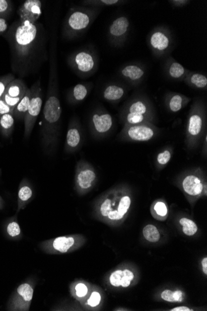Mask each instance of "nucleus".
Here are the masks:
<instances>
[{
    "label": "nucleus",
    "instance_id": "35",
    "mask_svg": "<svg viewBox=\"0 0 207 311\" xmlns=\"http://www.w3.org/2000/svg\"><path fill=\"white\" fill-rule=\"evenodd\" d=\"M16 78L14 75L8 74L0 77V98H2L7 85Z\"/></svg>",
    "mask_w": 207,
    "mask_h": 311
},
{
    "label": "nucleus",
    "instance_id": "7",
    "mask_svg": "<svg viewBox=\"0 0 207 311\" xmlns=\"http://www.w3.org/2000/svg\"><path fill=\"white\" fill-rule=\"evenodd\" d=\"M147 44L154 57L157 59H166L173 51L175 40L169 27L159 26L149 32L147 36Z\"/></svg>",
    "mask_w": 207,
    "mask_h": 311
},
{
    "label": "nucleus",
    "instance_id": "1",
    "mask_svg": "<svg viewBox=\"0 0 207 311\" xmlns=\"http://www.w3.org/2000/svg\"><path fill=\"white\" fill-rule=\"evenodd\" d=\"M5 37L11 47L15 71L22 76L36 74L48 61L47 33L41 22L17 21Z\"/></svg>",
    "mask_w": 207,
    "mask_h": 311
},
{
    "label": "nucleus",
    "instance_id": "2",
    "mask_svg": "<svg viewBox=\"0 0 207 311\" xmlns=\"http://www.w3.org/2000/svg\"><path fill=\"white\" fill-rule=\"evenodd\" d=\"M55 32H52L49 85L41 130L42 150L45 154L49 156L56 153L58 147L62 112L59 98L57 41Z\"/></svg>",
    "mask_w": 207,
    "mask_h": 311
},
{
    "label": "nucleus",
    "instance_id": "16",
    "mask_svg": "<svg viewBox=\"0 0 207 311\" xmlns=\"http://www.w3.org/2000/svg\"><path fill=\"white\" fill-rule=\"evenodd\" d=\"M19 21L34 24L42 14V2L40 0H26L17 10Z\"/></svg>",
    "mask_w": 207,
    "mask_h": 311
},
{
    "label": "nucleus",
    "instance_id": "17",
    "mask_svg": "<svg viewBox=\"0 0 207 311\" xmlns=\"http://www.w3.org/2000/svg\"><path fill=\"white\" fill-rule=\"evenodd\" d=\"M163 67L165 76L171 80L176 81H184L187 74L190 71L171 56L166 57Z\"/></svg>",
    "mask_w": 207,
    "mask_h": 311
},
{
    "label": "nucleus",
    "instance_id": "26",
    "mask_svg": "<svg viewBox=\"0 0 207 311\" xmlns=\"http://www.w3.org/2000/svg\"><path fill=\"white\" fill-rule=\"evenodd\" d=\"M31 91L30 88L27 89L26 94L19 103L17 104L13 111V116L18 119H24L28 110L30 101H31Z\"/></svg>",
    "mask_w": 207,
    "mask_h": 311
},
{
    "label": "nucleus",
    "instance_id": "44",
    "mask_svg": "<svg viewBox=\"0 0 207 311\" xmlns=\"http://www.w3.org/2000/svg\"><path fill=\"white\" fill-rule=\"evenodd\" d=\"M171 311H193L192 310L189 309V308L185 307H177L175 308H174V309L171 310Z\"/></svg>",
    "mask_w": 207,
    "mask_h": 311
},
{
    "label": "nucleus",
    "instance_id": "12",
    "mask_svg": "<svg viewBox=\"0 0 207 311\" xmlns=\"http://www.w3.org/2000/svg\"><path fill=\"white\" fill-rule=\"evenodd\" d=\"M117 76L127 84L133 86H138L147 74L146 66L138 62H129L122 66L117 71Z\"/></svg>",
    "mask_w": 207,
    "mask_h": 311
},
{
    "label": "nucleus",
    "instance_id": "27",
    "mask_svg": "<svg viewBox=\"0 0 207 311\" xmlns=\"http://www.w3.org/2000/svg\"><path fill=\"white\" fill-rule=\"evenodd\" d=\"M14 127V117L13 114L8 113L0 116V133L4 137L11 135Z\"/></svg>",
    "mask_w": 207,
    "mask_h": 311
},
{
    "label": "nucleus",
    "instance_id": "30",
    "mask_svg": "<svg viewBox=\"0 0 207 311\" xmlns=\"http://www.w3.org/2000/svg\"><path fill=\"white\" fill-rule=\"evenodd\" d=\"M179 223L183 226V233L186 235L192 236L198 232V228L195 222L188 218H183L179 220Z\"/></svg>",
    "mask_w": 207,
    "mask_h": 311
},
{
    "label": "nucleus",
    "instance_id": "6",
    "mask_svg": "<svg viewBox=\"0 0 207 311\" xmlns=\"http://www.w3.org/2000/svg\"><path fill=\"white\" fill-rule=\"evenodd\" d=\"M67 64L79 78H88L98 71V52L93 45H87L69 54L67 57Z\"/></svg>",
    "mask_w": 207,
    "mask_h": 311
},
{
    "label": "nucleus",
    "instance_id": "10",
    "mask_svg": "<svg viewBox=\"0 0 207 311\" xmlns=\"http://www.w3.org/2000/svg\"><path fill=\"white\" fill-rule=\"evenodd\" d=\"M114 126L113 117L103 107H98L92 112L89 119V128L94 138H106L111 133Z\"/></svg>",
    "mask_w": 207,
    "mask_h": 311
},
{
    "label": "nucleus",
    "instance_id": "13",
    "mask_svg": "<svg viewBox=\"0 0 207 311\" xmlns=\"http://www.w3.org/2000/svg\"><path fill=\"white\" fill-rule=\"evenodd\" d=\"M76 185L79 192L85 193L93 187L97 175L93 166L86 160H79L76 165Z\"/></svg>",
    "mask_w": 207,
    "mask_h": 311
},
{
    "label": "nucleus",
    "instance_id": "40",
    "mask_svg": "<svg viewBox=\"0 0 207 311\" xmlns=\"http://www.w3.org/2000/svg\"><path fill=\"white\" fill-rule=\"evenodd\" d=\"M76 295L79 298L85 297L88 292V288L83 283H79L75 287Z\"/></svg>",
    "mask_w": 207,
    "mask_h": 311
},
{
    "label": "nucleus",
    "instance_id": "5",
    "mask_svg": "<svg viewBox=\"0 0 207 311\" xmlns=\"http://www.w3.org/2000/svg\"><path fill=\"white\" fill-rule=\"evenodd\" d=\"M207 133V109L205 103L198 99L192 104L187 120L185 143L189 149L200 144Z\"/></svg>",
    "mask_w": 207,
    "mask_h": 311
},
{
    "label": "nucleus",
    "instance_id": "29",
    "mask_svg": "<svg viewBox=\"0 0 207 311\" xmlns=\"http://www.w3.org/2000/svg\"><path fill=\"white\" fill-rule=\"evenodd\" d=\"M144 238L149 242H156L160 238V233L156 226L149 225L145 226L143 230Z\"/></svg>",
    "mask_w": 207,
    "mask_h": 311
},
{
    "label": "nucleus",
    "instance_id": "38",
    "mask_svg": "<svg viewBox=\"0 0 207 311\" xmlns=\"http://www.w3.org/2000/svg\"><path fill=\"white\" fill-rule=\"evenodd\" d=\"M7 232L11 237H16L21 233V229H20L18 224L13 221L7 225Z\"/></svg>",
    "mask_w": 207,
    "mask_h": 311
},
{
    "label": "nucleus",
    "instance_id": "21",
    "mask_svg": "<svg viewBox=\"0 0 207 311\" xmlns=\"http://www.w3.org/2000/svg\"><path fill=\"white\" fill-rule=\"evenodd\" d=\"M182 185L184 192L192 196H201L206 186L200 177L196 175L186 176L184 178Z\"/></svg>",
    "mask_w": 207,
    "mask_h": 311
},
{
    "label": "nucleus",
    "instance_id": "20",
    "mask_svg": "<svg viewBox=\"0 0 207 311\" xmlns=\"http://www.w3.org/2000/svg\"><path fill=\"white\" fill-rule=\"evenodd\" d=\"M191 98L183 94L169 92L166 94L165 104L168 111L178 113L190 103Z\"/></svg>",
    "mask_w": 207,
    "mask_h": 311
},
{
    "label": "nucleus",
    "instance_id": "28",
    "mask_svg": "<svg viewBox=\"0 0 207 311\" xmlns=\"http://www.w3.org/2000/svg\"><path fill=\"white\" fill-rule=\"evenodd\" d=\"M126 2L127 1L122 0H84L81 1V4L83 6L103 9L104 7L119 6L126 3Z\"/></svg>",
    "mask_w": 207,
    "mask_h": 311
},
{
    "label": "nucleus",
    "instance_id": "14",
    "mask_svg": "<svg viewBox=\"0 0 207 311\" xmlns=\"http://www.w3.org/2000/svg\"><path fill=\"white\" fill-rule=\"evenodd\" d=\"M83 143V129L80 121L77 117H73L69 121L67 129L65 151L69 154L75 153L81 148Z\"/></svg>",
    "mask_w": 207,
    "mask_h": 311
},
{
    "label": "nucleus",
    "instance_id": "43",
    "mask_svg": "<svg viewBox=\"0 0 207 311\" xmlns=\"http://www.w3.org/2000/svg\"><path fill=\"white\" fill-rule=\"evenodd\" d=\"M7 29H8V24L6 19L5 17H0V34L6 32Z\"/></svg>",
    "mask_w": 207,
    "mask_h": 311
},
{
    "label": "nucleus",
    "instance_id": "4",
    "mask_svg": "<svg viewBox=\"0 0 207 311\" xmlns=\"http://www.w3.org/2000/svg\"><path fill=\"white\" fill-rule=\"evenodd\" d=\"M119 118L123 127L144 123L154 124L156 121V111L148 97L138 94L132 97L122 107Z\"/></svg>",
    "mask_w": 207,
    "mask_h": 311
},
{
    "label": "nucleus",
    "instance_id": "42",
    "mask_svg": "<svg viewBox=\"0 0 207 311\" xmlns=\"http://www.w3.org/2000/svg\"><path fill=\"white\" fill-rule=\"evenodd\" d=\"M168 2L173 7L179 8V7H183L187 6V5L190 3L191 1H189V0H170Z\"/></svg>",
    "mask_w": 207,
    "mask_h": 311
},
{
    "label": "nucleus",
    "instance_id": "37",
    "mask_svg": "<svg viewBox=\"0 0 207 311\" xmlns=\"http://www.w3.org/2000/svg\"><path fill=\"white\" fill-rule=\"evenodd\" d=\"M154 211H155L157 215L161 217H165L168 213V208L163 201H158L154 205Z\"/></svg>",
    "mask_w": 207,
    "mask_h": 311
},
{
    "label": "nucleus",
    "instance_id": "39",
    "mask_svg": "<svg viewBox=\"0 0 207 311\" xmlns=\"http://www.w3.org/2000/svg\"><path fill=\"white\" fill-rule=\"evenodd\" d=\"M101 300V295L98 292H94L92 293L90 298H89L88 304L91 307H96L99 305Z\"/></svg>",
    "mask_w": 207,
    "mask_h": 311
},
{
    "label": "nucleus",
    "instance_id": "23",
    "mask_svg": "<svg viewBox=\"0 0 207 311\" xmlns=\"http://www.w3.org/2000/svg\"><path fill=\"white\" fill-rule=\"evenodd\" d=\"M134 274L129 270H116L112 273L109 278L111 285L115 287H129L134 280Z\"/></svg>",
    "mask_w": 207,
    "mask_h": 311
},
{
    "label": "nucleus",
    "instance_id": "31",
    "mask_svg": "<svg viewBox=\"0 0 207 311\" xmlns=\"http://www.w3.org/2000/svg\"><path fill=\"white\" fill-rule=\"evenodd\" d=\"M183 293L180 290L172 292L167 290L161 293L162 299L171 303L181 302L183 301Z\"/></svg>",
    "mask_w": 207,
    "mask_h": 311
},
{
    "label": "nucleus",
    "instance_id": "11",
    "mask_svg": "<svg viewBox=\"0 0 207 311\" xmlns=\"http://www.w3.org/2000/svg\"><path fill=\"white\" fill-rule=\"evenodd\" d=\"M131 23L128 16L121 15L111 22L107 31L109 43L114 47H122L128 38Z\"/></svg>",
    "mask_w": 207,
    "mask_h": 311
},
{
    "label": "nucleus",
    "instance_id": "32",
    "mask_svg": "<svg viewBox=\"0 0 207 311\" xmlns=\"http://www.w3.org/2000/svg\"><path fill=\"white\" fill-rule=\"evenodd\" d=\"M17 291L19 295L23 298L24 302L27 303L31 302L33 297L34 290L31 285L25 283L20 285Z\"/></svg>",
    "mask_w": 207,
    "mask_h": 311
},
{
    "label": "nucleus",
    "instance_id": "25",
    "mask_svg": "<svg viewBox=\"0 0 207 311\" xmlns=\"http://www.w3.org/2000/svg\"><path fill=\"white\" fill-rule=\"evenodd\" d=\"M184 81L192 88L207 90V77L199 72L189 71Z\"/></svg>",
    "mask_w": 207,
    "mask_h": 311
},
{
    "label": "nucleus",
    "instance_id": "18",
    "mask_svg": "<svg viewBox=\"0 0 207 311\" xmlns=\"http://www.w3.org/2000/svg\"><path fill=\"white\" fill-rule=\"evenodd\" d=\"M127 93V86L120 83H110L104 87L102 97L109 103H119Z\"/></svg>",
    "mask_w": 207,
    "mask_h": 311
},
{
    "label": "nucleus",
    "instance_id": "33",
    "mask_svg": "<svg viewBox=\"0 0 207 311\" xmlns=\"http://www.w3.org/2000/svg\"><path fill=\"white\" fill-rule=\"evenodd\" d=\"M33 196V191H32L31 186L27 184H24L20 188L18 193V197L20 202L21 204H24L28 202Z\"/></svg>",
    "mask_w": 207,
    "mask_h": 311
},
{
    "label": "nucleus",
    "instance_id": "22",
    "mask_svg": "<svg viewBox=\"0 0 207 311\" xmlns=\"http://www.w3.org/2000/svg\"><path fill=\"white\" fill-rule=\"evenodd\" d=\"M28 88L22 79L15 78L7 85L3 95L21 101Z\"/></svg>",
    "mask_w": 207,
    "mask_h": 311
},
{
    "label": "nucleus",
    "instance_id": "41",
    "mask_svg": "<svg viewBox=\"0 0 207 311\" xmlns=\"http://www.w3.org/2000/svg\"><path fill=\"white\" fill-rule=\"evenodd\" d=\"M14 109L9 107L5 102L0 98V116L4 114L12 113L13 114Z\"/></svg>",
    "mask_w": 207,
    "mask_h": 311
},
{
    "label": "nucleus",
    "instance_id": "9",
    "mask_svg": "<svg viewBox=\"0 0 207 311\" xmlns=\"http://www.w3.org/2000/svg\"><path fill=\"white\" fill-rule=\"evenodd\" d=\"M160 132L155 124L144 123L124 126L118 138L120 140L135 143H144L153 139Z\"/></svg>",
    "mask_w": 207,
    "mask_h": 311
},
{
    "label": "nucleus",
    "instance_id": "34",
    "mask_svg": "<svg viewBox=\"0 0 207 311\" xmlns=\"http://www.w3.org/2000/svg\"><path fill=\"white\" fill-rule=\"evenodd\" d=\"M173 150L171 148H168L161 153H159L156 157V161L159 165L165 166L170 161Z\"/></svg>",
    "mask_w": 207,
    "mask_h": 311
},
{
    "label": "nucleus",
    "instance_id": "36",
    "mask_svg": "<svg viewBox=\"0 0 207 311\" xmlns=\"http://www.w3.org/2000/svg\"><path fill=\"white\" fill-rule=\"evenodd\" d=\"M12 5L8 0H0V17H4L11 13Z\"/></svg>",
    "mask_w": 207,
    "mask_h": 311
},
{
    "label": "nucleus",
    "instance_id": "3",
    "mask_svg": "<svg viewBox=\"0 0 207 311\" xmlns=\"http://www.w3.org/2000/svg\"><path fill=\"white\" fill-rule=\"evenodd\" d=\"M101 11L102 9L83 6L70 7L63 24V38L73 40L82 36L88 31Z\"/></svg>",
    "mask_w": 207,
    "mask_h": 311
},
{
    "label": "nucleus",
    "instance_id": "19",
    "mask_svg": "<svg viewBox=\"0 0 207 311\" xmlns=\"http://www.w3.org/2000/svg\"><path fill=\"white\" fill-rule=\"evenodd\" d=\"M93 87V84L91 82L76 84L68 92L67 101L71 104L80 103L88 97Z\"/></svg>",
    "mask_w": 207,
    "mask_h": 311
},
{
    "label": "nucleus",
    "instance_id": "24",
    "mask_svg": "<svg viewBox=\"0 0 207 311\" xmlns=\"http://www.w3.org/2000/svg\"><path fill=\"white\" fill-rule=\"evenodd\" d=\"M75 242L73 237H57L52 240L50 244L46 245L47 250L53 251V252H58L60 253H66L73 247Z\"/></svg>",
    "mask_w": 207,
    "mask_h": 311
},
{
    "label": "nucleus",
    "instance_id": "8",
    "mask_svg": "<svg viewBox=\"0 0 207 311\" xmlns=\"http://www.w3.org/2000/svg\"><path fill=\"white\" fill-rule=\"evenodd\" d=\"M30 89L31 91V101H30L28 110L24 119L25 139H28L31 136L37 119L41 111L42 103H43V92H42L41 78L37 79L32 84Z\"/></svg>",
    "mask_w": 207,
    "mask_h": 311
},
{
    "label": "nucleus",
    "instance_id": "15",
    "mask_svg": "<svg viewBox=\"0 0 207 311\" xmlns=\"http://www.w3.org/2000/svg\"><path fill=\"white\" fill-rule=\"evenodd\" d=\"M124 195L116 198L115 193L109 194L103 200L100 201L98 205V213L99 216L104 219H107L109 221H121L124 218L119 213V206L121 200Z\"/></svg>",
    "mask_w": 207,
    "mask_h": 311
},
{
    "label": "nucleus",
    "instance_id": "45",
    "mask_svg": "<svg viewBox=\"0 0 207 311\" xmlns=\"http://www.w3.org/2000/svg\"><path fill=\"white\" fill-rule=\"evenodd\" d=\"M202 265H203V271L206 275H207V258H204L203 262H202Z\"/></svg>",
    "mask_w": 207,
    "mask_h": 311
}]
</instances>
